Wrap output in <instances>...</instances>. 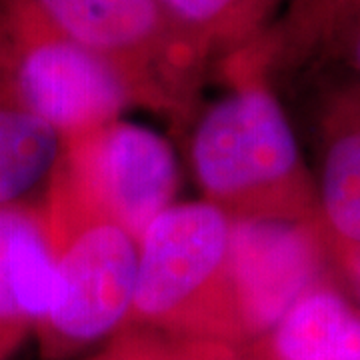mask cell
Listing matches in <instances>:
<instances>
[{
    "label": "cell",
    "instance_id": "1",
    "mask_svg": "<svg viewBox=\"0 0 360 360\" xmlns=\"http://www.w3.org/2000/svg\"><path fill=\"white\" fill-rule=\"evenodd\" d=\"M226 77L231 90L198 116L191 136L202 198L232 220L316 219L314 179L255 44L226 56Z\"/></svg>",
    "mask_w": 360,
    "mask_h": 360
},
{
    "label": "cell",
    "instance_id": "2",
    "mask_svg": "<svg viewBox=\"0 0 360 360\" xmlns=\"http://www.w3.org/2000/svg\"><path fill=\"white\" fill-rule=\"evenodd\" d=\"M232 219L208 200L172 202L136 238L127 330L243 347L229 284ZM122 328V330H124Z\"/></svg>",
    "mask_w": 360,
    "mask_h": 360
},
{
    "label": "cell",
    "instance_id": "3",
    "mask_svg": "<svg viewBox=\"0 0 360 360\" xmlns=\"http://www.w3.org/2000/svg\"><path fill=\"white\" fill-rule=\"evenodd\" d=\"M179 162L156 130L116 118L63 142V155L44 196L49 226L104 220L134 238L174 202Z\"/></svg>",
    "mask_w": 360,
    "mask_h": 360
},
{
    "label": "cell",
    "instance_id": "4",
    "mask_svg": "<svg viewBox=\"0 0 360 360\" xmlns=\"http://www.w3.org/2000/svg\"><path fill=\"white\" fill-rule=\"evenodd\" d=\"M0 92L63 142L101 129L136 104L115 66L54 30L30 0H0Z\"/></svg>",
    "mask_w": 360,
    "mask_h": 360
},
{
    "label": "cell",
    "instance_id": "5",
    "mask_svg": "<svg viewBox=\"0 0 360 360\" xmlns=\"http://www.w3.org/2000/svg\"><path fill=\"white\" fill-rule=\"evenodd\" d=\"M49 25L94 52L129 82L134 103L184 112L205 58L182 39L156 0H30Z\"/></svg>",
    "mask_w": 360,
    "mask_h": 360
},
{
    "label": "cell",
    "instance_id": "6",
    "mask_svg": "<svg viewBox=\"0 0 360 360\" xmlns=\"http://www.w3.org/2000/svg\"><path fill=\"white\" fill-rule=\"evenodd\" d=\"M49 231L56 286L34 333L46 359L63 360L124 328L139 245L129 231L104 220H80Z\"/></svg>",
    "mask_w": 360,
    "mask_h": 360
},
{
    "label": "cell",
    "instance_id": "7",
    "mask_svg": "<svg viewBox=\"0 0 360 360\" xmlns=\"http://www.w3.org/2000/svg\"><path fill=\"white\" fill-rule=\"evenodd\" d=\"M333 255L316 219L232 220L229 284L243 347L266 335L316 283Z\"/></svg>",
    "mask_w": 360,
    "mask_h": 360
},
{
    "label": "cell",
    "instance_id": "8",
    "mask_svg": "<svg viewBox=\"0 0 360 360\" xmlns=\"http://www.w3.org/2000/svg\"><path fill=\"white\" fill-rule=\"evenodd\" d=\"M316 219L335 266L347 274L360 260V80L335 89L321 116Z\"/></svg>",
    "mask_w": 360,
    "mask_h": 360
},
{
    "label": "cell",
    "instance_id": "9",
    "mask_svg": "<svg viewBox=\"0 0 360 360\" xmlns=\"http://www.w3.org/2000/svg\"><path fill=\"white\" fill-rule=\"evenodd\" d=\"M56 264L44 208H0V360H8L51 307Z\"/></svg>",
    "mask_w": 360,
    "mask_h": 360
},
{
    "label": "cell",
    "instance_id": "10",
    "mask_svg": "<svg viewBox=\"0 0 360 360\" xmlns=\"http://www.w3.org/2000/svg\"><path fill=\"white\" fill-rule=\"evenodd\" d=\"M246 350L255 360H360V309L328 276Z\"/></svg>",
    "mask_w": 360,
    "mask_h": 360
},
{
    "label": "cell",
    "instance_id": "11",
    "mask_svg": "<svg viewBox=\"0 0 360 360\" xmlns=\"http://www.w3.org/2000/svg\"><path fill=\"white\" fill-rule=\"evenodd\" d=\"M63 155V139L0 92V208L39 206Z\"/></svg>",
    "mask_w": 360,
    "mask_h": 360
},
{
    "label": "cell",
    "instance_id": "12",
    "mask_svg": "<svg viewBox=\"0 0 360 360\" xmlns=\"http://www.w3.org/2000/svg\"><path fill=\"white\" fill-rule=\"evenodd\" d=\"M168 20L206 63L257 42L286 0H156Z\"/></svg>",
    "mask_w": 360,
    "mask_h": 360
},
{
    "label": "cell",
    "instance_id": "13",
    "mask_svg": "<svg viewBox=\"0 0 360 360\" xmlns=\"http://www.w3.org/2000/svg\"><path fill=\"white\" fill-rule=\"evenodd\" d=\"M359 6L360 0H286L276 20L255 42L270 75L319 58L336 28Z\"/></svg>",
    "mask_w": 360,
    "mask_h": 360
},
{
    "label": "cell",
    "instance_id": "14",
    "mask_svg": "<svg viewBox=\"0 0 360 360\" xmlns=\"http://www.w3.org/2000/svg\"><path fill=\"white\" fill-rule=\"evenodd\" d=\"M89 360H179L172 340L139 330H120Z\"/></svg>",
    "mask_w": 360,
    "mask_h": 360
},
{
    "label": "cell",
    "instance_id": "15",
    "mask_svg": "<svg viewBox=\"0 0 360 360\" xmlns=\"http://www.w3.org/2000/svg\"><path fill=\"white\" fill-rule=\"evenodd\" d=\"M321 60L336 63L360 80V6L348 16L319 54Z\"/></svg>",
    "mask_w": 360,
    "mask_h": 360
},
{
    "label": "cell",
    "instance_id": "16",
    "mask_svg": "<svg viewBox=\"0 0 360 360\" xmlns=\"http://www.w3.org/2000/svg\"><path fill=\"white\" fill-rule=\"evenodd\" d=\"M179 360H255L245 347L219 340L174 342Z\"/></svg>",
    "mask_w": 360,
    "mask_h": 360
},
{
    "label": "cell",
    "instance_id": "17",
    "mask_svg": "<svg viewBox=\"0 0 360 360\" xmlns=\"http://www.w3.org/2000/svg\"><path fill=\"white\" fill-rule=\"evenodd\" d=\"M345 276L348 278V283L352 284V288H354V292H356V296H359L360 300V260L352 266V269L348 270Z\"/></svg>",
    "mask_w": 360,
    "mask_h": 360
}]
</instances>
